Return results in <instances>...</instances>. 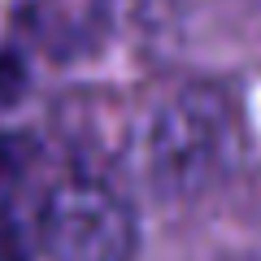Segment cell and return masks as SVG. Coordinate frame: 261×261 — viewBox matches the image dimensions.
<instances>
[{
    "mask_svg": "<svg viewBox=\"0 0 261 261\" xmlns=\"http://www.w3.org/2000/svg\"><path fill=\"white\" fill-rule=\"evenodd\" d=\"M22 83H27V74H22V61L13 53H0V109L5 105H13L22 96Z\"/></svg>",
    "mask_w": 261,
    "mask_h": 261,
    "instance_id": "277c9868",
    "label": "cell"
},
{
    "mask_svg": "<svg viewBox=\"0 0 261 261\" xmlns=\"http://www.w3.org/2000/svg\"><path fill=\"white\" fill-rule=\"evenodd\" d=\"M0 261H27V248L9 226H0Z\"/></svg>",
    "mask_w": 261,
    "mask_h": 261,
    "instance_id": "5b68a950",
    "label": "cell"
},
{
    "mask_svg": "<svg viewBox=\"0 0 261 261\" xmlns=\"http://www.w3.org/2000/svg\"><path fill=\"white\" fill-rule=\"evenodd\" d=\"M39 240L53 261H130L135 214L100 178H65L39 209Z\"/></svg>",
    "mask_w": 261,
    "mask_h": 261,
    "instance_id": "7a4b0ae2",
    "label": "cell"
},
{
    "mask_svg": "<svg viewBox=\"0 0 261 261\" xmlns=\"http://www.w3.org/2000/svg\"><path fill=\"white\" fill-rule=\"evenodd\" d=\"M235 144L231 109L214 87H183L152 105L135 135V170L166 200L200 196Z\"/></svg>",
    "mask_w": 261,
    "mask_h": 261,
    "instance_id": "6da1fadb",
    "label": "cell"
},
{
    "mask_svg": "<svg viewBox=\"0 0 261 261\" xmlns=\"http://www.w3.org/2000/svg\"><path fill=\"white\" fill-rule=\"evenodd\" d=\"M31 157H35V144L27 135H0V196L18 187V178L27 174Z\"/></svg>",
    "mask_w": 261,
    "mask_h": 261,
    "instance_id": "3957f363",
    "label": "cell"
}]
</instances>
